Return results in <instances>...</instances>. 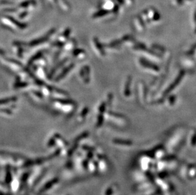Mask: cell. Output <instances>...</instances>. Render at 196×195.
Masks as SVG:
<instances>
[{
	"mask_svg": "<svg viewBox=\"0 0 196 195\" xmlns=\"http://www.w3.org/2000/svg\"><path fill=\"white\" fill-rule=\"evenodd\" d=\"M15 100H16L15 98L3 99V100H0V105L8 103H10V101H15Z\"/></svg>",
	"mask_w": 196,
	"mask_h": 195,
	"instance_id": "6da1fadb",
	"label": "cell"
}]
</instances>
